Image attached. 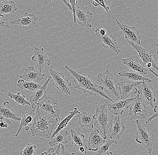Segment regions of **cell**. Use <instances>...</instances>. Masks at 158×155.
<instances>
[{
  "mask_svg": "<svg viewBox=\"0 0 158 155\" xmlns=\"http://www.w3.org/2000/svg\"><path fill=\"white\" fill-rule=\"evenodd\" d=\"M148 70H149V71H150V72L152 73V74H153V75L155 76L158 79V74H157L153 70L151 69V68H150V69H148Z\"/></svg>",
  "mask_w": 158,
  "mask_h": 155,
  "instance_id": "44",
  "label": "cell"
},
{
  "mask_svg": "<svg viewBox=\"0 0 158 155\" xmlns=\"http://www.w3.org/2000/svg\"><path fill=\"white\" fill-rule=\"evenodd\" d=\"M116 23L124 35L126 40H128L133 44L140 45L141 44V36L140 34L134 27L128 26L120 23L116 19Z\"/></svg>",
  "mask_w": 158,
  "mask_h": 155,
  "instance_id": "17",
  "label": "cell"
},
{
  "mask_svg": "<svg viewBox=\"0 0 158 155\" xmlns=\"http://www.w3.org/2000/svg\"><path fill=\"white\" fill-rule=\"evenodd\" d=\"M70 132L72 145H73L81 153L86 154L88 146L85 140V135L81 134L79 131H76L73 129L70 130Z\"/></svg>",
  "mask_w": 158,
  "mask_h": 155,
  "instance_id": "19",
  "label": "cell"
},
{
  "mask_svg": "<svg viewBox=\"0 0 158 155\" xmlns=\"http://www.w3.org/2000/svg\"><path fill=\"white\" fill-rule=\"evenodd\" d=\"M8 96L10 98L13 100L17 105H21L22 106L27 105L31 106L30 103H29L26 99L24 95L21 94L20 93L9 92Z\"/></svg>",
  "mask_w": 158,
  "mask_h": 155,
  "instance_id": "32",
  "label": "cell"
},
{
  "mask_svg": "<svg viewBox=\"0 0 158 155\" xmlns=\"http://www.w3.org/2000/svg\"><path fill=\"white\" fill-rule=\"evenodd\" d=\"M7 1H9V0H0V5L2 4L4 2Z\"/></svg>",
  "mask_w": 158,
  "mask_h": 155,
  "instance_id": "45",
  "label": "cell"
},
{
  "mask_svg": "<svg viewBox=\"0 0 158 155\" xmlns=\"http://www.w3.org/2000/svg\"><path fill=\"white\" fill-rule=\"evenodd\" d=\"M128 116L131 120L146 119L148 112V107L143 102L140 95L135 97L129 107Z\"/></svg>",
  "mask_w": 158,
  "mask_h": 155,
  "instance_id": "6",
  "label": "cell"
},
{
  "mask_svg": "<svg viewBox=\"0 0 158 155\" xmlns=\"http://www.w3.org/2000/svg\"><path fill=\"white\" fill-rule=\"evenodd\" d=\"M156 46H158V43H157V44H156Z\"/></svg>",
  "mask_w": 158,
  "mask_h": 155,
  "instance_id": "49",
  "label": "cell"
},
{
  "mask_svg": "<svg viewBox=\"0 0 158 155\" xmlns=\"http://www.w3.org/2000/svg\"><path fill=\"white\" fill-rule=\"evenodd\" d=\"M68 132L66 131H61L57 135L51 139L49 145L50 146H54L59 145H65L68 143L67 140Z\"/></svg>",
  "mask_w": 158,
  "mask_h": 155,
  "instance_id": "30",
  "label": "cell"
},
{
  "mask_svg": "<svg viewBox=\"0 0 158 155\" xmlns=\"http://www.w3.org/2000/svg\"><path fill=\"white\" fill-rule=\"evenodd\" d=\"M62 1H63V2H64V4L67 6V7L68 8V9H69L71 11H73V9H72V6H71V5L69 3L67 2V0H62Z\"/></svg>",
  "mask_w": 158,
  "mask_h": 155,
  "instance_id": "42",
  "label": "cell"
},
{
  "mask_svg": "<svg viewBox=\"0 0 158 155\" xmlns=\"http://www.w3.org/2000/svg\"><path fill=\"white\" fill-rule=\"evenodd\" d=\"M134 98L121 99L120 98H117L116 99L109 104L107 108L111 113L115 115H122L126 109L129 108L131 102L134 100Z\"/></svg>",
  "mask_w": 158,
  "mask_h": 155,
  "instance_id": "12",
  "label": "cell"
},
{
  "mask_svg": "<svg viewBox=\"0 0 158 155\" xmlns=\"http://www.w3.org/2000/svg\"><path fill=\"white\" fill-rule=\"evenodd\" d=\"M99 33L101 35H105L106 34V30L104 28H101V29H99Z\"/></svg>",
  "mask_w": 158,
  "mask_h": 155,
  "instance_id": "43",
  "label": "cell"
},
{
  "mask_svg": "<svg viewBox=\"0 0 158 155\" xmlns=\"http://www.w3.org/2000/svg\"><path fill=\"white\" fill-rule=\"evenodd\" d=\"M106 155H113V153H112V152H110V151H109L108 153L106 154Z\"/></svg>",
  "mask_w": 158,
  "mask_h": 155,
  "instance_id": "46",
  "label": "cell"
},
{
  "mask_svg": "<svg viewBox=\"0 0 158 155\" xmlns=\"http://www.w3.org/2000/svg\"><path fill=\"white\" fill-rule=\"evenodd\" d=\"M96 35L97 37V42L101 44L104 48H108L114 51L117 55L119 54L120 50L117 44V39L111 35L106 34L102 35L100 34L99 29L96 28L95 30Z\"/></svg>",
  "mask_w": 158,
  "mask_h": 155,
  "instance_id": "13",
  "label": "cell"
},
{
  "mask_svg": "<svg viewBox=\"0 0 158 155\" xmlns=\"http://www.w3.org/2000/svg\"><path fill=\"white\" fill-rule=\"evenodd\" d=\"M65 68L73 77L75 84L74 88L80 90L85 93H88L91 96H101L111 102L113 101L104 92L102 87L96 84L89 75L75 71L68 66H65Z\"/></svg>",
  "mask_w": 158,
  "mask_h": 155,
  "instance_id": "1",
  "label": "cell"
},
{
  "mask_svg": "<svg viewBox=\"0 0 158 155\" xmlns=\"http://www.w3.org/2000/svg\"><path fill=\"white\" fill-rule=\"evenodd\" d=\"M49 1H52V2H53L54 1V0H49Z\"/></svg>",
  "mask_w": 158,
  "mask_h": 155,
  "instance_id": "48",
  "label": "cell"
},
{
  "mask_svg": "<svg viewBox=\"0 0 158 155\" xmlns=\"http://www.w3.org/2000/svg\"><path fill=\"white\" fill-rule=\"evenodd\" d=\"M49 74L53 79L52 84L60 92L69 96H71L70 87L72 86V83L70 82L69 79L65 77L64 73L51 69L49 70Z\"/></svg>",
  "mask_w": 158,
  "mask_h": 155,
  "instance_id": "8",
  "label": "cell"
},
{
  "mask_svg": "<svg viewBox=\"0 0 158 155\" xmlns=\"http://www.w3.org/2000/svg\"><path fill=\"white\" fill-rule=\"evenodd\" d=\"M17 86L19 88L23 90L27 93L36 91L42 87L41 85L38 83L26 81L22 79L19 80Z\"/></svg>",
  "mask_w": 158,
  "mask_h": 155,
  "instance_id": "29",
  "label": "cell"
},
{
  "mask_svg": "<svg viewBox=\"0 0 158 155\" xmlns=\"http://www.w3.org/2000/svg\"><path fill=\"white\" fill-rule=\"evenodd\" d=\"M17 10L16 5L14 1H7L0 5V15L13 14Z\"/></svg>",
  "mask_w": 158,
  "mask_h": 155,
  "instance_id": "31",
  "label": "cell"
},
{
  "mask_svg": "<svg viewBox=\"0 0 158 155\" xmlns=\"http://www.w3.org/2000/svg\"><path fill=\"white\" fill-rule=\"evenodd\" d=\"M58 121V119L47 116L37 107L33 124L30 128L31 136L50 138Z\"/></svg>",
  "mask_w": 158,
  "mask_h": 155,
  "instance_id": "2",
  "label": "cell"
},
{
  "mask_svg": "<svg viewBox=\"0 0 158 155\" xmlns=\"http://www.w3.org/2000/svg\"><path fill=\"white\" fill-rule=\"evenodd\" d=\"M126 41L138 52L140 58L143 61L142 64L144 67L147 66L148 69L153 67L158 71V67L156 61L153 58V55L151 51L148 49H144L139 45L133 44L128 40H126Z\"/></svg>",
  "mask_w": 158,
  "mask_h": 155,
  "instance_id": "9",
  "label": "cell"
},
{
  "mask_svg": "<svg viewBox=\"0 0 158 155\" xmlns=\"http://www.w3.org/2000/svg\"><path fill=\"white\" fill-rule=\"evenodd\" d=\"M154 113L152 116H150L148 120L146 121V124H148L150 122L153 121L155 118L158 117V105H156L154 108Z\"/></svg>",
  "mask_w": 158,
  "mask_h": 155,
  "instance_id": "40",
  "label": "cell"
},
{
  "mask_svg": "<svg viewBox=\"0 0 158 155\" xmlns=\"http://www.w3.org/2000/svg\"><path fill=\"white\" fill-rule=\"evenodd\" d=\"M98 81L103 88L104 91L116 98L119 97L118 81L108 70L105 72L98 73Z\"/></svg>",
  "mask_w": 158,
  "mask_h": 155,
  "instance_id": "4",
  "label": "cell"
},
{
  "mask_svg": "<svg viewBox=\"0 0 158 155\" xmlns=\"http://www.w3.org/2000/svg\"><path fill=\"white\" fill-rule=\"evenodd\" d=\"M138 94L143 96L148 105L152 107H154V104L156 102V94L152 86L147 83H143L141 90L138 91Z\"/></svg>",
  "mask_w": 158,
  "mask_h": 155,
  "instance_id": "22",
  "label": "cell"
},
{
  "mask_svg": "<svg viewBox=\"0 0 158 155\" xmlns=\"http://www.w3.org/2000/svg\"><path fill=\"white\" fill-rule=\"evenodd\" d=\"M126 127L124 121H121L120 116H115L109 128L110 138L111 140L118 141L126 131Z\"/></svg>",
  "mask_w": 158,
  "mask_h": 155,
  "instance_id": "15",
  "label": "cell"
},
{
  "mask_svg": "<svg viewBox=\"0 0 158 155\" xmlns=\"http://www.w3.org/2000/svg\"><path fill=\"white\" fill-rule=\"evenodd\" d=\"M143 83L136 82L131 81L118 82L119 98L121 99H126L133 95L138 94V87Z\"/></svg>",
  "mask_w": 158,
  "mask_h": 155,
  "instance_id": "10",
  "label": "cell"
},
{
  "mask_svg": "<svg viewBox=\"0 0 158 155\" xmlns=\"http://www.w3.org/2000/svg\"><path fill=\"white\" fill-rule=\"evenodd\" d=\"M0 118L19 122L21 121V117L10 106L8 101L4 103L3 105H0Z\"/></svg>",
  "mask_w": 158,
  "mask_h": 155,
  "instance_id": "25",
  "label": "cell"
},
{
  "mask_svg": "<svg viewBox=\"0 0 158 155\" xmlns=\"http://www.w3.org/2000/svg\"><path fill=\"white\" fill-rule=\"evenodd\" d=\"M4 118H0V128L2 129H9L11 124V121L8 119H6V121H3Z\"/></svg>",
  "mask_w": 158,
  "mask_h": 155,
  "instance_id": "39",
  "label": "cell"
},
{
  "mask_svg": "<svg viewBox=\"0 0 158 155\" xmlns=\"http://www.w3.org/2000/svg\"><path fill=\"white\" fill-rule=\"evenodd\" d=\"M136 122L138 131L135 141L148 150L149 155H152L155 141L154 135L150 129L145 128L138 120H136Z\"/></svg>",
  "mask_w": 158,
  "mask_h": 155,
  "instance_id": "5",
  "label": "cell"
},
{
  "mask_svg": "<svg viewBox=\"0 0 158 155\" xmlns=\"http://www.w3.org/2000/svg\"><path fill=\"white\" fill-rule=\"evenodd\" d=\"M33 51L34 55L31 58V60L35 63L38 71L42 73L44 68L50 66L51 61L44 52L43 48L40 49L38 47H35Z\"/></svg>",
  "mask_w": 158,
  "mask_h": 155,
  "instance_id": "16",
  "label": "cell"
},
{
  "mask_svg": "<svg viewBox=\"0 0 158 155\" xmlns=\"http://www.w3.org/2000/svg\"><path fill=\"white\" fill-rule=\"evenodd\" d=\"M88 141V149L93 152L97 151L98 148L106 141L97 129L91 130Z\"/></svg>",
  "mask_w": 158,
  "mask_h": 155,
  "instance_id": "18",
  "label": "cell"
},
{
  "mask_svg": "<svg viewBox=\"0 0 158 155\" xmlns=\"http://www.w3.org/2000/svg\"><path fill=\"white\" fill-rule=\"evenodd\" d=\"M70 2V4L72 6V9H73V22L74 23H77L76 22V9L77 7V4L78 3V2L77 0H69Z\"/></svg>",
  "mask_w": 158,
  "mask_h": 155,
  "instance_id": "38",
  "label": "cell"
},
{
  "mask_svg": "<svg viewBox=\"0 0 158 155\" xmlns=\"http://www.w3.org/2000/svg\"><path fill=\"white\" fill-rule=\"evenodd\" d=\"M119 76L128 79L129 81L136 82H142L143 83H151L152 80L149 78L145 77L143 75L138 72L134 71L133 70L128 69L121 71L118 73Z\"/></svg>",
  "mask_w": 158,
  "mask_h": 155,
  "instance_id": "23",
  "label": "cell"
},
{
  "mask_svg": "<svg viewBox=\"0 0 158 155\" xmlns=\"http://www.w3.org/2000/svg\"><path fill=\"white\" fill-rule=\"evenodd\" d=\"M156 54H157V55H158V52H157Z\"/></svg>",
  "mask_w": 158,
  "mask_h": 155,
  "instance_id": "47",
  "label": "cell"
},
{
  "mask_svg": "<svg viewBox=\"0 0 158 155\" xmlns=\"http://www.w3.org/2000/svg\"><path fill=\"white\" fill-rule=\"evenodd\" d=\"M76 18L77 23L81 27L91 28L92 24L91 21L93 18V14L88 10V6H86L77 7L76 9Z\"/></svg>",
  "mask_w": 158,
  "mask_h": 155,
  "instance_id": "11",
  "label": "cell"
},
{
  "mask_svg": "<svg viewBox=\"0 0 158 155\" xmlns=\"http://www.w3.org/2000/svg\"><path fill=\"white\" fill-rule=\"evenodd\" d=\"M81 113L80 111L78 110V108L77 107H75L73 109L70 111L69 113V115L68 116H66L65 118L60 122L58 124V126H57L55 131L53 132V134L50 137V139H52V138L56 136L59 132L64 129V128H66L69 124H70V121L72 120V119L74 117V116H77L80 113Z\"/></svg>",
  "mask_w": 158,
  "mask_h": 155,
  "instance_id": "27",
  "label": "cell"
},
{
  "mask_svg": "<svg viewBox=\"0 0 158 155\" xmlns=\"http://www.w3.org/2000/svg\"><path fill=\"white\" fill-rule=\"evenodd\" d=\"M51 78V76H48V79L41 88L35 91L33 94L30 96V102L31 104V108H34L37 106L40 102L44 100V99L47 97L46 92H47V87L49 84Z\"/></svg>",
  "mask_w": 158,
  "mask_h": 155,
  "instance_id": "20",
  "label": "cell"
},
{
  "mask_svg": "<svg viewBox=\"0 0 158 155\" xmlns=\"http://www.w3.org/2000/svg\"><path fill=\"white\" fill-rule=\"evenodd\" d=\"M10 28L8 18H5L2 15H0V31L10 29Z\"/></svg>",
  "mask_w": 158,
  "mask_h": 155,
  "instance_id": "36",
  "label": "cell"
},
{
  "mask_svg": "<svg viewBox=\"0 0 158 155\" xmlns=\"http://www.w3.org/2000/svg\"><path fill=\"white\" fill-rule=\"evenodd\" d=\"M77 116L79 118L78 124L79 126L83 128L86 127L90 129L94 128V115L83 112Z\"/></svg>",
  "mask_w": 158,
  "mask_h": 155,
  "instance_id": "28",
  "label": "cell"
},
{
  "mask_svg": "<svg viewBox=\"0 0 158 155\" xmlns=\"http://www.w3.org/2000/svg\"><path fill=\"white\" fill-rule=\"evenodd\" d=\"M157 3H158V0H157Z\"/></svg>",
  "mask_w": 158,
  "mask_h": 155,
  "instance_id": "50",
  "label": "cell"
},
{
  "mask_svg": "<svg viewBox=\"0 0 158 155\" xmlns=\"http://www.w3.org/2000/svg\"><path fill=\"white\" fill-rule=\"evenodd\" d=\"M117 144L118 142L117 141L111 139L106 141L98 148V149L96 151V155H103L107 154L109 151H110L111 150L112 145L114 144L117 145Z\"/></svg>",
  "mask_w": 158,
  "mask_h": 155,
  "instance_id": "33",
  "label": "cell"
},
{
  "mask_svg": "<svg viewBox=\"0 0 158 155\" xmlns=\"http://www.w3.org/2000/svg\"><path fill=\"white\" fill-rule=\"evenodd\" d=\"M60 155H75V153H69L63 145H61Z\"/></svg>",
  "mask_w": 158,
  "mask_h": 155,
  "instance_id": "41",
  "label": "cell"
},
{
  "mask_svg": "<svg viewBox=\"0 0 158 155\" xmlns=\"http://www.w3.org/2000/svg\"><path fill=\"white\" fill-rule=\"evenodd\" d=\"M122 63L130 70H133L143 75H147L148 69L145 67L143 64L132 58H125L122 59Z\"/></svg>",
  "mask_w": 158,
  "mask_h": 155,
  "instance_id": "26",
  "label": "cell"
},
{
  "mask_svg": "<svg viewBox=\"0 0 158 155\" xmlns=\"http://www.w3.org/2000/svg\"><path fill=\"white\" fill-rule=\"evenodd\" d=\"M37 107L31 108L28 111L23 112L21 116L19 127L16 133L14 135V137H17L23 130L27 131L30 129L33 124Z\"/></svg>",
  "mask_w": 158,
  "mask_h": 155,
  "instance_id": "14",
  "label": "cell"
},
{
  "mask_svg": "<svg viewBox=\"0 0 158 155\" xmlns=\"http://www.w3.org/2000/svg\"><path fill=\"white\" fill-rule=\"evenodd\" d=\"M61 145H57L53 148L49 149L46 152H44L41 155H60Z\"/></svg>",
  "mask_w": 158,
  "mask_h": 155,
  "instance_id": "35",
  "label": "cell"
},
{
  "mask_svg": "<svg viewBox=\"0 0 158 155\" xmlns=\"http://www.w3.org/2000/svg\"><path fill=\"white\" fill-rule=\"evenodd\" d=\"M38 19V18L33 14L26 13L23 15L17 17L11 22V23L13 25H18L31 27L36 24Z\"/></svg>",
  "mask_w": 158,
  "mask_h": 155,
  "instance_id": "24",
  "label": "cell"
},
{
  "mask_svg": "<svg viewBox=\"0 0 158 155\" xmlns=\"http://www.w3.org/2000/svg\"><path fill=\"white\" fill-rule=\"evenodd\" d=\"M37 107L47 116L60 120L62 109L59 108V101L51 96H47L39 103Z\"/></svg>",
  "mask_w": 158,
  "mask_h": 155,
  "instance_id": "7",
  "label": "cell"
},
{
  "mask_svg": "<svg viewBox=\"0 0 158 155\" xmlns=\"http://www.w3.org/2000/svg\"><path fill=\"white\" fill-rule=\"evenodd\" d=\"M106 0H93L92 4L95 7H98L100 6L107 12H108L110 10V7L106 4Z\"/></svg>",
  "mask_w": 158,
  "mask_h": 155,
  "instance_id": "37",
  "label": "cell"
},
{
  "mask_svg": "<svg viewBox=\"0 0 158 155\" xmlns=\"http://www.w3.org/2000/svg\"><path fill=\"white\" fill-rule=\"evenodd\" d=\"M94 117V126L98 130L104 139L106 140L107 132L113 121V115L109 113L106 104H104L96 109Z\"/></svg>",
  "mask_w": 158,
  "mask_h": 155,
  "instance_id": "3",
  "label": "cell"
},
{
  "mask_svg": "<svg viewBox=\"0 0 158 155\" xmlns=\"http://www.w3.org/2000/svg\"><path fill=\"white\" fill-rule=\"evenodd\" d=\"M44 74L37 71L34 66L27 67L25 70L24 72L20 78L26 81H31L39 83L44 79Z\"/></svg>",
  "mask_w": 158,
  "mask_h": 155,
  "instance_id": "21",
  "label": "cell"
},
{
  "mask_svg": "<svg viewBox=\"0 0 158 155\" xmlns=\"http://www.w3.org/2000/svg\"><path fill=\"white\" fill-rule=\"evenodd\" d=\"M36 146L35 145L28 143L25 148L19 153L20 155H35L36 151Z\"/></svg>",
  "mask_w": 158,
  "mask_h": 155,
  "instance_id": "34",
  "label": "cell"
}]
</instances>
